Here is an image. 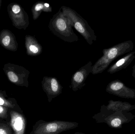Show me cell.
<instances>
[{"label": "cell", "instance_id": "cell-1", "mask_svg": "<svg viewBox=\"0 0 135 134\" xmlns=\"http://www.w3.org/2000/svg\"><path fill=\"white\" fill-rule=\"evenodd\" d=\"M134 47L133 41L129 40L104 49L102 50L103 56L93 65L91 73L95 75L102 73L113 61L120 56L131 52Z\"/></svg>", "mask_w": 135, "mask_h": 134}, {"label": "cell", "instance_id": "cell-2", "mask_svg": "<svg viewBox=\"0 0 135 134\" xmlns=\"http://www.w3.org/2000/svg\"><path fill=\"white\" fill-rule=\"evenodd\" d=\"M48 27L51 33L64 41L77 42L78 35L74 33L70 21L60 9L51 19Z\"/></svg>", "mask_w": 135, "mask_h": 134}, {"label": "cell", "instance_id": "cell-3", "mask_svg": "<svg viewBox=\"0 0 135 134\" xmlns=\"http://www.w3.org/2000/svg\"><path fill=\"white\" fill-rule=\"evenodd\" d=\"M135 117L131 112L113 111L103 105L101 106L100 112L94 115L93 118L97 123H104L111 128L120 129L124 124L130 122Z\"/></svg>", "mask_w": 135, "mask_h": 134}, {"label": "cell", "instance_id": "cell-4", "mask_svg": "<svg viewBox=\"0 0 135 134\" xmlns=\"http://www.w3.org/2000/svg\"><path fill=\"white\" fill-rule=\"evenodd\" d=\"M61 9L70 20L72 26L83 37L89 45H91L93 41H97V37L94 31L90 27L87 21L76 11L66 6H61Z\"/></svg>", "mask_w": 135, "mask_h": 134}, {"label": "cell", "instance_id": "cell-5", "mask_svg": "<svg viewBox=\"0 0 135 134\" xmlns=\"http://www.w3.org/2000/svg\"><path fill=\"white\" fill-rule=\"evenodd\" d=\"M79 124L70 121L54 120L46 121L40 120L33 126L30 134H59L76 128Z\"/></svg>", "mask_w": 135, "mask_h": 134}, {"label": "cell", "instance_id": "cell-6", "mask_svg": "<svg viewBox=\"0 0 135 134\" xmlns=\"http://www.w3.org/2000/svg\"><path fill=\"white\" fill-rule=\"evenodd\" d=\"M3 70L11 82L17 85L28 87L30 72L23 66L8 63L4 65Z\"/></svg>", "mask_w": 135, "mask_h": 134}, {"label": "cell", "instance_id": "cell-7", "mask_svg": "<svg viewBox=\"0 0 135 134\" xmlns=\"http://www.w3.org/2000/svg\"><path fill=\"white\" fill-rule=\"evenodd\" d=\"M7 12L12 25L17 29L25 30L29 26V17L23 8L19 4L12 2L8 5Z\"/></svg>", "mask_w": 135, "mask_h": 134}, {"label": "cell", "instance_id": "cell-8", "mask_svg": "<svg viewBox=\"0 0 135 134\" xmlns=\"http://www.w3.org/2000/svg\"><path fill=\"white\" fill-rule=\"evenodd\" d=\"M106 92L126 99H135V90L127 87L119 79L112 81L108 83L105 89Z\"/></svg>", "mask_w": 135, "mask_h": 134}, {"label": "cell", "instance_id": "cell-9", "mask_svg": "<svg viewBox=\"0 0 135 134\" xmlns=\"http://www.w3.org/2000/svg\"><path fill=\"white\" fill-rule=\"evenodd\" d=\"M41 83L43 90L46 94L49 103L62 93L63 87L55 77L44 76Z\"/></svg>", "mask_w": 135, "mask_h": 134}, {"label": "cell", "instance_id": "cell-10", "mask_svg": "<svg viewBox=\"0 0 135 134\" xmlns=\"http://www.w3.org/2000/svg\"><path fill=\"white\" fill-rule=\"evenodd\" d=\"M92 63L90 61L73 74L70 86L73 91L76 92L85 85V82L89 74L92 72Z\"/></svg>", "mask_w": 135, "mask_h": 134}, {"label": "cell", "instance_id": "cell-11", "mask_svg": "<svg viewBox=\"0 0 135 134\" xmlns=\"http://www.w3.org/2000/svg\"><path fill=\"white\" fill-rule=\"evenodd\" d=\"M0 45L6 49L12 52H16L18 49V44L15 35L7 29H4L0 32Z\"/></svg>", "mask_w": 135, "mask_h": 134}, {"label": "cell", "instance_id": "cell-12", "mask_svg": "<svg viewBox=\"0 0 135 134\" xmlns=\"http://www.w3.org/2000/svg\"><path fill=\"white\" fill-rule=\"evenodd\" d=\"M135 55V51L128 53L111 65L107 71V72L109 74H113L125 69L131 64L134 59Z\"/></svg>", "mask_w": 135, "mask_h": 134}, {"label": "cell", "instance_id": "cell-13", "mask_svg": "<svg viewBox=\"0 0 135 134\" xmlns=\"http://www.w3.org/2000/svg\"><path fill=\"white\" fill-rule=\"evenodd\" d=\"M25 46L28 56H39L42 52V47L41 45L35 37L29 35H25Z\"/></svg>", "mask_w": 135, "mask_h": 134}, {"label": "cell", "instance_id": "cell-14", "mask_svg": "<svg viewBox=\"0 0 135 134\" xmlns=\"http://www.w3.org/2000/svg\"><path fill=\"white\" fill-rule=\"evenodd\" d=\"M26 122L23 115L14 111L11 112V126L14 134H25Z\"/></svg>", "mask_w": 135, "mask_h": 134}, {"label": "cell", "instance_id": "cell-15", "mask_svg": "<svg viewBox=\"0 0 135 134\" xmlns=\"http://www.w3.org/2000/svg\"><path fill=\"white\" fill-rule=\"evenodd\" d=\"M106 107L108 109L122 112H129L135 109V105H132L127 102L112 100L109 101L108 104L106 105Z\"/></svg>", "mask_w": 135, "mask_h": 134}, {"label": "cell", "instance_id": "cell-16", "mask_svg": "<svg viewBox=\"0 0 135 134\" xmlns=\"http://www.w3.org/2000/svg\"><path fill=\"white\" fill-rule=\"evenodd\" d=\"M44 3V2L38 1L36 2L32 7L31 12L34 20L37 19L43 12Z\"/></svg>", "mask_w": 135, "mask_h": 134}, {"label": "cell", "instance_id": "cell-17", "mask_svg": "<svg viewBox=\"0 0 135 134\" xmlns=\"http://www.w3.org/2000/svg\"><path fill=\"white\" fill-rule=\"evenodd\" d=\"M0 134H11L9 129L6 126L0 124Z\"/></svg>", "mask_w": 135, "mask_h": 134}, {"label": "cell", "instance_id": "cell-18", "mask_svg": "<svg viewBox=\"0 0 135 134\" xmlns=\"http://www.w3.org/2000/svg\"><path fill=\"white\" fill-rule=\"evenodd\" d=\"M1 94L0 93V105H4V106H8L9 107H12V105L9 102L7 101L6 100H4L2 98L1 96Z\"/></svg>", "mask_w": 135, "mask_h": 134}, {"label": "cell", "instance_id": "cell-19", "mask_svg": "<svg viewBox=\"0 0 135 134\" xmlns=\"http://www.w3.org/2000/svg\"><path fill=\"white\" fill-rule=\"evenodd\" d=\"M52 12V8L51 6L49 3L44 2V8L43 12L46 13L51 12Z\"/></svg>", "mask_w": 135, "mask_h": 134}, {"label": "cell", "instance_id": "cell-20", "mask_svg": "<svg viewBox=\"0 0 135 134\" xmlns=\"http://www.w3.org/2000/svg\"><path fill=\"white\" fill-rule=\"evenodd\" d=\"M7 112V109L4 107L0 105V116L3 117V116L5 115Z\"/></svg>", "mask_w": 135, "mask_h": 134}, {"label": "cell", "instance_id": "cell-21", "mask_svg": "<svg viewBox=\"0 0 135 134\" xmlns=\"http://www.w3.org/2000/svg\"><path fill=\"white\" fill-rule=\"evenodd\" d=\"M132 76L135 79V64L132 68Z\"/></svg>", "mask_w": 135, "mask_h": 134}, {"label": "cell", "instance_id": "cell-22", "mask_svg": "<svg viewBox=\"0 0 135 134\" xmlns=\"http://www.w3.org/2000/svg\"><path fill=\"white\" fill-rule=\"evenodd\" d=\"M74 134H86L84 133H82V132H75V133H74Z\"/></svg>", "mask_w": 135, "mask_h": 134}, {"label": "cell", "instance_id": "cell-23", "mask_svg": "<svg viewBox=\"0 0 135 134\" xmlns=\"http://www.w3.org/2000/svg\"><path fill=\"white\" fill-rule=\"evenodd\" d=\"M2 2V1L1 0H0V12H1V7Z\"/></svg>", "mask_w": 135, "mask_h": 134}, {"label": "cell", "instance_id": "cell-24", "mask_svg": "<svg viewBox=\"0 0 135 134\" xmlns=\"http://www.w3.org/2000/svg\"><path fill=\"white\" fill-rule=\"evenodd\" d=\"M96 134H98V133H96Z\"/></svg>", "mask_w": 135, "mask_h": 134}]
</instances>
